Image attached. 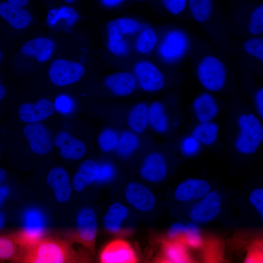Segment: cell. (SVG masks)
I'll return each mask as SVG.
<instances>
[{
  "mask_svg": "<svg viewBox=\"0 0 263 263\" xmlns=\"http://www.w3.org/2000/svg\"><path fill=\"white\" fill-rule=\"evenodd\" d=\"M100 260L103 263H131L136 262V256L129 244L124 241L115 240L102 250Z\"/></svg>",
  "mask_w": 263,
  "mask_h": 263,
  "instance_id": "11",
  "label": "cell"
},
{
  "mask_svg": "<svg viewBox=\"0 0 263 263\" xmlns=\"http://www.w3.org/2000/svg\"><path fill=\"white\" fill-rule=\"evenodd\" d=\"M148 116L147 108L145 104L140 103L136 105L131 111L129 116V123L135 132H143L147 126Z\"/></svg>",
  "mask_w": 263,
  "mask_h": 263,
  "instance_id": "26",
  "label": "cell"
},
{
  "mask_svg": "<svg viewBox=\"0 0 263 263\" xmlns=\"http://www.w3.org/2000/svg\"><path fill=\"white\" fill-rule=\"evenodd\" d=\"M6 177V171L4 169L0 167V184L5 180Z\"/></svg>",
  "mask_w": 263,
  "mask_h": 263,
  "instance_id": "49",
  "label": "cell"
},
{
  "mask_svg": "<svg viewBox=\"0 0 263 263\" xmlns=\"http://www.w3.org/2000/svg\"><path fill=\"white\" fill-rule=\"evenodd\" d=\"M46 220L44 214L36 208L27 209L23 215L22 230L16 233L21 244L26 246L43 237Z\"/></svg>",
  "mask_w": 263,
  "mask_h": 263,
  "instance_id": "5",
  "label": "cell"
},
{
  "mask_svg": "<svg viewBox=\"0 0 263 263\" xmlns=\"http://www.w3.org/2000/svg\"><path fill=\"white\" fill-rule=\"evenodd\" d=\"M124 195L127 203L138 211L150 212L155 207V195L147 186L141 183L132 181L128 183Z\"/></svg>",
  "mask_w": 263,
  "mask_h": 263,
  "instance_id": "7",
  "label": "cell"
},
{
  "mask_svg": "<svg viewBox=\"0 0 263 263\" xmlns=\"http://www.w3.org/2000/svg\"><path fill=\"white\" fill-rule=\"evenodd\" d=\"M1 56H2L1 52V51L0 50V62L1 59Z\"/></svg>",
  "mask_w": 263,
  "mask_h": 263,
  "instance_id": "52",
  "label": "cell"
},
{
  "mask_svg": "<svg viewBox=\"0 0 263 263\" xmlns=\"http://www.w3.org/2000/svg\"><path fill=\"white\" fill-rule=\"evenodd\" d=\"M198 76L205 88L211 91H218L225 82L226 69L219 59L207 56L202 60L198 66Z\"/></svg>",
  "mask_w": 263,
  "mask_h": 263,
  "instance_id": "3",
  "label": "cell"
},
{
  "mask_svg": "<svg viewBox=\"0 0 263 263\" xmlns=\"http://www.w3.org/2000/svg\"><path fill=\"white\" fill-rule=\"evenodd\" d=\"M222 204L221 194L216 190H210L191 207L189 211V218L196 223L210 222L220 214Z\"/></svg>",
  "mask_w": 263,
  "mask_h": 263,
  "instance_id": "6",
  "label": "cell"
},
{
  "mask_svg": "<svg viewBox=\"0 0 263 263\" xmlns=\"http://www.w3.org/2000/svg\"><path fill=\"white\" fill-rule=\"evenodd\" d=\"M187 47V39L183 33L177 31L169 33L160 47V53L167 60L179 57Z\"/></svg>",
  "mask_w": 263,
  "mask_h": 263,
  "instance_id": "19",
  "label": "cell"
},
{
  "mask_svg": "<svg viewBox=\"0 0 263 263\" xmlns=\"http://www.w3.org/2000/svg\"><path fill=\"white\" fill-rule=\"evenodd\" d=\"M129 215V209L126 206L120 202H113L109 206L103 217L104 227L110 233H118Z\"/></svg>",
  "mask_w": 263,
  "mask_h": 263,
  "instance_id": "17",
  "label": "cell"
},
{
  "mask_svg": "<svg viewBox=\"0 0 263 263\" xmlns=\"http://www.w3.org/2000/svg\"><path fill=\"white\" fill-rule=\"evenodd\" d=\"M97 231V217L95 210L89 207L79 209L76 215L75 231L73 238L92 249Z\"/></svg>",
  "mask_w": 263,
  "mask_h": 263,
  "instance_id": "4",
  "label": "cell"
},
{
  "mask_svg": "<svg viewBox=\"0 0 263 263\" xmlns=\"http://www.w3.org/2000/svg\"><path fill=\"white\" fill-rule=\"evenodd\" d=\"M240 133L235 143L238 151L254 153L263 140V128L253 114H243L239 118Z\"/></svg>",
  "mask_w": 263,
  "mask_h": 263,
  "instance_id": "2",
  "label": "cell"
},
{
  "mask_svg": "<svg viewBox=\"0 0 263 263\" xmlns=\"http://www.w3.org/2000/svg\"><path fill=\"white\" fill-rule=\"evenodd\" d=\"M55 47V43L52 40L38 37L24 44L21 48V52L25 56H33L38 61L43 62L52 58Z\"/></svg>",
  "mask_w": 263,
  "mask_h": 263,
  "instance_id": "20",
  "label": "cell"
},
{
  "mask_svg": "<svg viewBox=\"0 0 263 263\" xmlns=\"http://www.w3.org/2000/svg\"><path fill=\"white\" fill-rule=\"evenodd\" d=\"M166 9L171 13L177 15L185 8L186 0H162Z\"/></svg>",
  "mask_w": 263,
  "mask_h": 263,
  "instance_id": "40",
  "label": "cell"
},
{
  "mask_svg": "<svg viewBox=\"0 0 263 263\" xmlns=\"http://www.w3.org/2000/svg\"><path fill=\"white\" fill-rule=\"evenodd\" d=\"M84 72V67L78 63L57 59L50 66L49 75L54 84L62 86L77 82Z\"/></svg>",
  "mask_w": 263,
  "mask_h": 263,
  "instance_id": "8",
  "label": "cell"
},
{
  "mask_svg": "<svg viewBox=\"0 0 263 263\" xmlns=\"http://www.w3.org/2000/svg\"><path fill=\"white\" fill-rule=\"evenodd\" d=\"M6 217L4 214L0 212V230L3 228L5 224Z\"/></svg>",
  "mask_w": 263,
  "mask_h": 263,
  "instance_id": "50",
  "label": "cell"
},
{
  "mask_svg": "<svg viewBox=\"0 0 263 263\" xmlns=\"http://www.w3.org/2000/svg\"><path fill=\"white\" fill-rule=\"evenodd\" d=\"M148 114L151 126L156 131L163 132L167 130V117L161 104L153 103L150 106Z\"/></svg>",
  "mask_w": 263,
  "mask_h": 263,
  "instance_id": "28",
  "label": "cell"
},
{
  "mask_svg": "<svg viewBox=\"0 0 263 263\" xmlns=\"http://www.w3.org/2000/svg\"><path fill=\"white\" fill-rule=\"evenodd\" d=\"M198 144L197 140L193 137L187 138L183 144V150L185 153L191 154L196 150Z\"/></svg>",
  "mask_w": 263,
  "mask_h": 263,
  "instance_id": "43",
  "label": "cell"
},
{
  "mask_svg": "<svg viewBox=\"0 0 263 263\" xmlns=\"http://www.w3.org/2000/svg\"><path fill=\"white\" fill-rule=\"evenodd\" d=\"M185 225L181 222H176L172 224L168 231V237L172 239L177 238L183 234Z\"/></svg>",
  "mask_w": 263,
  "mask_h": 263,
  "instance_id": "41",
  "label": "cell"
},
{
  "mask_svg": "<svg viewBox=\"0 0 263 263\" xmlns=\"http://www.w3.org/2000/svg\"><path fill=\"white\" fill-rule=\"evenodd\" d=\"M114 175L113 167L109 164H103L99 166V172L96 181L100 183L107 182L112 180Z\"/></svg>",
  "mask_w": 263,
  "mask_h": 263,
  "instance_id": "39",
  "label": "cell"
},
{
  "mask_svg": "<svg viewBox=\"0 0 263 263\" xmlns=\"http://www.w3.org/2000/svg\"><path fill=\"white\" fill-rule=\"evenodd\" d=\"M105 83L114 94L122 96L132 93L135 85L132 75L129 73L111 75L105 79Z\"/></svg>",
  "mask_w": 263,
  "mask_h": 263,
  "instance_id": "22",
  "label": "cell"
},
{
  "mask_svg": "<svg viewBox=\"0 0 263 263\" xmlns=\"http://www.w3.org/2000/svg\"><path fill=\"white\" fill-rule=\"evenodd\" d=\"M98 172L99 166L95 162L91 159L84 161L73 177L71 182L73 189L78 192L83 191L96 181Z\"/></svg>",
  "mask_w": 263,
  "mask_h": 263,
  "instance_id": "18",
  "label": "cell"
},
{
  "mask_svg": "<svg viewBox=\"0 0 263 263\" xmlns=\"http://www.w3.org/2000/svg\"><path fill=\"white\" fill-rule=\"evenodd\" d=\"M164 256L168 263H181L188 261L185 246L177 241L167 243L164 248Z\"/></svg>",
  "mask_w": 263,
  "mask_h": 263,
  "instance_id": "27",
  "label": "cell"
},
{
  "mask_svg": "<svg viewBox=\"0 0 263 263\" xmlns=\"http://www.w3.org/2000/svg\"><path fill=\"white\" fill-rule=\"evenodd\" d=\"M157 40V35L154 30L147 28L142 32L137 40V49L142 53L148 52L153 49Z\"/></svg>",
  "mask_w": 263,
  "mask_h": 263,
  "instance_id": "31",
  "label": "cell"
},
{
  "mask_svg": "<svg viewBox=\"0 0 263 263\" xmlns=\"http://www.w3.org/2000/svg\"><path fill=\"white\" fill-rule=\"evenodd\" d=\"M32 150L39 155H44L52 149L53 145L50 133L42 123L35 122L27 125L24 129Z\"/></svg>",
  "mask_w": 263,
  "mask_h": 263,
  "instance_id": "9",
  "label": "cell"
},
{
  "mask_svg": "<svg viewBox=\"0 0 263 263\" xmlns=\"http://www.w3.org/2000/svg\"><path fill=\"white\" fill-rule=\"evenodd\" d=\"M244 48L247 53L263 61V40L262 38H252L247 40L244 44Z\"/></svg>",
  "mask_w": 263,
  "mask_h": 263,
  "instance_id": "36",
  "label": "cell"
},
{
  "mask_svg": "<svg viewBox=\"0 0 263 263\" xmlns=\"http://www.w3.org/2000/svg\"><path fill=\"white\" fill-rule=\"evenodd\" d=\"M54 143L60 148V155L66 159L78 160L85 153V144L65 131H62L56 135Z\"/></svg>",
  "mask_w": 263,
  "mask_h": 263,
  "instance_id": "16",
  "label": "cell"
},
{
  "mask_svg": "<svg viewBox=\"0 0 263 263\" xmlns=\"http://www.w3.org/2000/svg\"><path fill=\"white\" fill-rule=\"evenodd\" d=\"M10 193L9 188L5 185H0V208Z\"/></svg>",
  "mask_w": 263,
  "mask_h": 263,
  "instance_id": "45",
  "label": "cell"
},
{
  "mask_svg": "<svg viewBox=\"0 0 263 263\" xmlns=\"http://www.w3.org/2000/svg\"><path fill=\"white\" fill-rule=\"evenodd\" d=\"M193 106L197 117L201 122L209 121L218 113L217 106L212 96L208 94H203L197 97Z\"/></svg>",
  "mask_w": 263,
  "mask_h": 263,
  "instance_id": "24",
  "label": "cell"
},
{
  "mask_svg": "<svg viewBox=\"0 0 263 263\" xmlns=\"http://www.w3.org/2000/svg\"><path fill=\"white\" fill-rule=\"evenodd\" d=\"M55 105L49 100L43 98L36 104L24 103L19 109L20 119L26 123H35L43 120L53 114Z\"/></svg>",
  "mask_w": 263,
  "mask_h": 263,
  "instance_id": "15",
  "label": "cell"
},
{
  "mask_svg": "<svg viewBox=\"0 0 263 263\" xmlns=\"http://www.w3.org/2000/svg\"><path fill=\"white\" fill-rule=\"evenodd\" d=\"M24 246L16 234L0 236V261L18 262Z\"/></svg>",
  "mask_w": 263,
  "mask_h": 263,
  "instance_id": "23",
  "label": "cell"
},
{
  "mask_svg": "<svg viewBox=\"0 0 263 263\" xmlns=\"http://www.w3.org/2000/svg\"><path fill=\"white\" fill-rule=\"evenodd\" d=\"M218 130V126L213 122H201L195 128L192 136L197 141L206 145H209L215 141Z\"/></svg>",
  "mask_w": 263,
  "mask_h": 263,
  "instance_id": "25",
  "label": "cell"
},
{
  "mask_svg": "<svg viewBox=\"0 0 263 263\" xmlns=\"http://www.w3.org/2000/svg\"><path fill=\"white\" fill-rule=\"evenodd\" d=\"M256 101L258 112L263 118V90L261 89L257 93L256 96Z\"/></svg>",
  "mask_w": 263,
  "mask_h": 263,
  "instance_id": "44",
  "label": "cell"
},
{
  "mask_svg": "<svg viewBox=\"0 0 263 263\" xmlns=\"http://www.w3.org/2000/svg\"><path fill=\"white\" fill-rule=\"evenodd\" d=\"M98 141L103 151H110L113 150L117 145V135L114 132L107 130L100 134Z\"/></svg>",
  "mask_w": 263,
  "mask_h": 263,
  "instance_id": "35",
  "label": "cell"
},
{
  "mask_svg": "<svg viewBox=\"0 0 263 263\" xmlns=\"http://www.w3.org/2000/svg\"><path fill=\"white\" fill-rule=\"evenodd\" d=\"M76 0H64L67 3H72L75 1Z\"/></svg>",
  "mask_w": 263,
  "mask_h": 263,
  "instance_id": "51",
  "label": "cell"
},
{
  "mask_svg": "<svg viewBox=\"0 0 263 263\" xmlns=\"http://www.w3.org/2000/svg\"><path fill=\"white\" fill-rule=\"evenodd\" d=\"M250 204L257 211L260 217L263 218V189L258 188L253 189L248 196Z\"/></svg>",
  "mask_w": 263,
  "mask_h": 263,
  "instance_id": "38",
  "label": "cell"
},
{
  "mask_svg": "<svg viewBox=\"0 0 263 263\" xmlns=\"http://www.w3.org/2000/svg\"><path fill=\"white\" fill-rule=\"evenodd\" d=\"M210 190L211 186L207 181L190 178L182 182L176 187L174 197L179 202H189L201 199Z\"/></svg>",
  "mask_w": 263,
  "mask_h": 263,
  "instance_id": "10",
  "label": "cell"
},
{
  "mask_svg": "<svg viewBox=\"0 0 263 263\" xmlns=\"http://www.w3.org/2000/svg\"><path fill=\"white\" fill-rule=\"evenodd\" d=\"M1 79L0 78V106L1 101H2L6 95V90L5 87L2 84H0Z\"/></svg>",
  "mask_w": 263,
  "mask_h": 263,
  "instance_id": "48",
  "label": "cell"
},
{
  "mask_svg": "<svg viewBox=\"0 0 263 263\" xmlns=\"http://www.w3.org/2000/svg\"><path fill=\"white\" fill-rule=\"evenodd\" d=\"M74 253L66 241L56 238L42 237L25 246L18 262L30 263H64L74 259Z\"/></svg>",
  "mask_w": 263,
  "mask_h": 263,
  "instance_id": "1",
  "label": "cell"
},
{
  "mask_svg": "<svg viewBox=\"0 0 263 263\" xmlns=\"http://www.w3.org/2000/svg\"><path fill=\"white\" fill-rule=\"evenodd\" d=\"M46 181L58 203H65L69 200L73 188L66 170L61 167L53 169L48 173Z\"/></svg>",
  "mask_w": 263,
  "mask_h": 263,
  "instance_id": "12",
  "label": "cell"
},
{
  "mask_svg": "<svg viewBox=\"0 0 263 263\" xmlns=\"http://www.w3.org/2000/svg\"><path fill=\"white\" fill-rule=\"evenodd\" d=\"M107 27L109 29H114L120 34H127L137 31L139 28V25L132 19L122 18L110 21Z\"/></svg>",
  "mask_w": 263,
  "mask_h": 263,
  "instance_id": "33",
  "label": "cell"
},
{
  "mask_svg": "<svg viewBox=\"0 0 263 263\" xmlns=\"http://www.w3.org/2000/svg\"><path fill=\"white\" fill-rule=\"evenodd\" d=\"M183 234L187 244L190 246L197 247L202 244V238L199 227L193 223L185 225Z\"/></svg>",
  "mask_w": 263,
  "mask_h": 263,
  "instance_id": "34",
  "label": "cell"
},
{
  "mask_svg": "<svg viewBox=\"0 0 263 263\" xmlns=\"http://www.w3.org/2000/svg\"><path fill=\"white\" fill-rule=\"evenodd\" d=\"M0 15L13 28L21 29L27 27L31 22L32 16L26 9L10 3H0Z\"/></svg>",
  "mask_w": 263,
  "mask_h": 263,
  "instance_id": "21",
  "label": "cell"
},
{
  "mask_svg": "<svg viewBox=\"0 0 263 263\" xmlns=\"http://www.w3.org/2000/svg\"><path fill=\"white\" fill-rule=\"evenodd\" d=\"M123 0H102L105 5L110 7L119 4Z\"/></svg>",
  "mask_w": 263,
  "mask_h": 263,
  "instance_id": "47",
  "label": "cell"
},
{
  "mask_svg": "<svg viewBox=\"0 0 263 263\" xmlns=\"http://www.w3.org/2000/svg\"><path fill=\"white\" fill-rule=\"evenodd\" d=\"M71 101L65 96H61L58 97L55 102L56 109L60 112L63 113L68 112L71 108Z\"/></svg>",
  "mask_w": 263,
  "mask_h": 263,
  "instance_id": "42",
  "label": "cell"
},
{
  "mask_svg": "<svg viewBox=\"0 0 263 263\" xmlns=\"http://www.w3.org/2000/svg\"><path fill=\"white\" fill-rule=\"evenodd\" d=\"M190 10L195 19L204 22L210 17L212 4L211 0H188Z\"/></svg>",
  "mask_w": 263,
  "mask_h": 263,
  "instance_id": "29",
  "label": "cell"
},
{
  "mask_svg": "<svg viewBox=\"0 0 263 263\" xmlns=\"http://www.w3.org/2000/svg\"><path fill=\"white\" fill-rule=\"evenodd\" d=\"M117 150L119 154L124 157L130 155L137 148L138 140L133 134L124 132L117 143Z\"/></svg>",
  "mask_w": 263,
  "mask_h": 263,
  "instance_id": "30",
  "label": "cell"
},
{
  "mask_svg": "<svg viewBox=\"0 0 263 263\" xmlns=\"http://www.w3.org/2000/svg\"><path fill=\"white\" fill-rule=\"evenodd\" d=\"M167 166L164 157L160 153L152 152L145 158L140 169L142 178L150 183L162 182L166 177Z\"/></svg>",
  "mask_w": 263,
  "mask_h": 263,
  "instance_id": "13",
  "label": "cell"
},
{
  "mask_svg": "<svg viewBox=\"0 0 263 263\" xmlns=\"http://www.w3.org/2000/svg\"><path fill=\"white\" fill-rule=\"evenodd\" d=\"M108 47L109 50L115 54L124 55L127 52L128 45L121 34L114 29H109Z\"/></svg>",
  "mask_w": 263,
  "mask_h": 263,
  "instance_id": "32",
  "label": "cell"
},
{
  "mask_svg": "<svg viewBox=\"0 0 263 263\" xmlns=\"http://www.w3.org/2000/svg\"><path fill=\"white\" fill-rule=\"evenodd\" d=\"M249 31L254 35L263 31V6L260 5L253 12L249 23Z\"/></svg>",
  "mask_w": 263,
  "mask_h": 263,
  "instance_id": "37",
  "label": "cell"
},
{
  "mask_svg": "<svg viewBox=\"0 0 263 263\" xmlns=\"http://www.w3.org/2000/svg\"><path fill=\"white\" fill-rule=\"evenodd\" d=\"M8 2L22 7L26 6L28 3V0H7Z\"/></svg>",
  "mask_w": 263,
  "mask_h": 263,
  "instance_id": "46",
  "label": "cell"
},
{
  "mask_svg": "<svg viewBox=\"0 0 263 263\" xmlns=\"http://www.w3.org/2000/svg\"><path fill=\"white\" fill-rule=\"evenodd\" d=\"M134 73L142 88L145 91H158L164 86V78L162 74L149 62L138 63L135 66Z\"/></svg>",
  "mask_w": 263,
  "mask_h": 263,
  "instance_id": "14",
  "label": "cell"
}]
</instances>
